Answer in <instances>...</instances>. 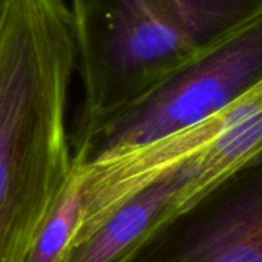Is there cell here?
<instances>
[{
  "instance_id": "obj_1",
  "label": "cell",
  "mask_w": 262,
  "mask_h": 262,
  "mask_svg": "<svg viewBox=\"0 0 262 262\" xmlns=\"http://www.w3.org/2000/svg\"><path fill=\"white\" fill-rule=\"evenodd\" d=\"M77 46L63 0H0V262H25L64 187Z\"/></svg>"
},
{
  "instance_id": "obj_2",
  "label": "cell",
  "mask_w": 262,
  "mask_h": 262,
  "mask_svg": "<svg viewBox=\"0 0 262 262\" xmlns=\"http://www.w3.org/2000/svg\"><path fill=\"white\" fill-rule=\"evenodd\" d=\"M261 9L262 0H72L84 92L77 129L137 101Z\"/></svg>"
},
{
  "instance_id": "obj_3",
  "label": "cell",
  "mask_w": 262,
  "mask_h": 262,
  "mask_svg": "<svg viewBox=\"0 0 262 262\" xmlns=\"http://www.w3.org/2000/svg\"><path fill=\"white\" fill-rule=\"evenodd\" d=\"M262 80V9L201 49L129 106L77 129L72 158L88 163L189 129Z\"/></svg>"
},
{
  "instance_id": "obj_4",
  "label": "cell",
  "mask_w": 262,
  "mask_h": 262,
  "mask_svg": "<svg viewBox=\"0 0 262 262\" xmlns=\"http://www.w3.org/2000/svg\"><path fill=\"white\" fill-rule=\"evenodd\" d=\"M123 262H262V150L157 226Z\"/></svg>"
},
{
  "instance_id": "obj_5",
  "label": "cell",
  "mask_w": 262,
  "mask_h": 262,
  "mask_svg": "<svg viewBox=\"0 0 262 262\" xmlns=\"http://www.w3.org/2000/svg\"><path fill=\"white\" fill-rule=\"evenodd\" d=\"M196 178L193 155L167 169L117 207L63 262H123L163 221L183 209Z\"/></svg>"
},
{
  "instance_id": "obj_6",
  "label": "cell",
  "mask_w": 262,
  "mask_h": 262,
  "mask_svg": "<svg viewBox=\"0 0 262 262\" xmlns=\"http://www.w3.org/2000/svg\"><path fill=\"white\" fill-rule=\"evenodd\" d=\"M80 215L78 173L72 161L69 178L37 230L25 262H63Z\"/></svg>"
}]
</instances>
